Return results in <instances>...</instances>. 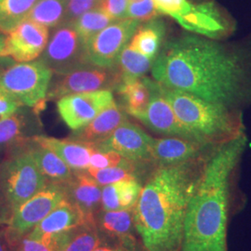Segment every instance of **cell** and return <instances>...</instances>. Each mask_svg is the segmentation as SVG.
Here are the masks:
<instances>
[{"label":"cell","instance_id":"obj_1","mask_svg":"<svg viewBox=\"0 0 251 251\" xmlns=\"http://www.w3.org/2000/svg\"><path fill=\"white\" fill-rule=\"evenodd\" d=\"M153 79L160 86L236 109L250 97L251 77L241 56L206 38L171 40L153 60Z\"/></svg>","mask_w":251,"mask_h":251},{"label":"cell","instance_id":"obj_2","mask_svg":"<svg viewBox=\"0 0 251 251\" xmlns=\"http://www.w3.org/2000/svg\"><path fill=\"white\" fill-rule=\"evenodd\" d=\"M206 159L203 156L158 167L142 187L133 213L136 231L146 251L180 250L189 201Z\"/></svg>","mask_w":251,"mask_h":251},{"label":"cell","instance_id":"obj_3","mask_svg":"<svg viewBox=\"0 0 251 251\" xmlns=\"http://www.w3.org/2000/svg\"><path fill=\"white\" fill-rule=\"evenodd\" d=\"M247 144L245 135L218 146L206 159L190 198L181 251H227L231 179Z\"/></svg>","mask_w":251,"mask_h":251},{"label":"cell","instance_id":"obj_4","mask_svg":"<svg viewBox=\"0 0 251 251\" xmlns=\"http://www.w3.org/2000/svg\"><path fill=\"white\" fill-rule=\"evenodd\" d=\"M160 90L180 124L195 141L219 146L244 134L241 115L236 109L208 101L188 92L162 86Z\"/></svg>","mask_w":251,"mask_h":251},{"label":"cell","instance_id":"obj_5","mask_svg":"<svg viewBox=\"0 0 251 251\" xmlns=\"http://www.w3.org/2000/svg\"><path fill=\"white\" fill-rule=\"evenodd\" d=\"M0 167V188L12 210L45 187L48 180L38 169L27 145Z\"/></svg>","mask_w":251,"mask_h":251},{"label":"cell","instance_id":"obj_6","mask_svg":"<svg viewBox=\"0 0 251 251\" xmlns=\"http://www.w3.org/2000/svg\"><path fill=\"white\" fill-rule=\"evenodd\" d=\"M52 75V71L39 60L16 63L0 72V89L23 106L40 111L47 100Z\"/></svg>","mask_w":251,"mask_h":251},{"label":"cell","instance_id":"obj_7","mask_svg":"<svg viewBox=\"0 0 251 251\" xmlns=\"http://www.w3.org/2000/svg\"><path fill=\"white\" fill-rule=\"evenodd\" d=\"M64 199H66L64 185L49 182L34 197L12 210L6 232L9 244L18 242Z\"/></svg>","mask_w":251,"mask_h":251},{"label":"cell","instance_id":"obj_8","mask_svg":"<svg viewBox=\"0 0 251 251\" xmlns=\"http://www.w3.org/2000/svg\"><path fill=\"white\" fill-rule=\"evenodd\" d=\"M56 75L72 72L89 65L86 43L71 24L56 27L39 59Z\"/></svg>","mask_w":251,"mask_h":251},{"label":"cell","instance_id":"obj_9","mask_svg":"<svg viewBox=\"0 0 251 251\" xmlns=\"http://www.w3.org/2000/svg\"><path fill=\"white\" fill-rule=\"evenodd\" d=\"M121 83L117 67L102 68L86 65L72 72L56 75L50 81L47 100L60 99L67 95L97 90H116Z\"/></svg>","mask_w":251,"mask_h":251},{"label":"cell","instance_id":"obj_10","mask_svg":"<svg viewBox=\"0 0 251 251\" xmlns=\"http://www.w3.org/2000/svg\"><path fill=\"white\" fill-rule=\"evenodd\" d=\"M138 27V21L128 18L118 20L105 27L86 44L88 62L102 68L116 67L119 54Z\"/></svg>","mask_w":251,"mask_h":251},{"label":"cell","instance_id":"obj_11","mask_svg":"<svg viewBox=\"0 0 251 251\" xmlns=\"http://www.w3.org/2000/svg\"><path fill=\"white\" fill-rule=\"evenodd\" d=\"M114 101L112 90H97L62 97L57 101V110L63 122L75 131L88 125Z\"/></svg>","mask_w":251,"mask_h":251},{"label":"cell","instance_id":"obj_12","mask_svg":"<svg viewBox=\"0 0 251 251\" xmlns=\"http://www.w3.org/2000/svg\"><path fill=\"white\" fill-rule=\"evenodd\" d=\"M153 138L139 126L126 121L103 142L96 144L98 151H113L133 163L152 161Z\"/></svg>","mask_w":251,"mask_h":251},{"label":"cell","instance_id":"obj_13","mask_svg":"<svg viewBox=\"0 0 251 251\" xmlns=\"http://www.w3.org/2000/svg\"><path fill=\"white\" fill-rule=\"evenodd\" d=\"M50 39V31L26 19L6 36L2 57L9 56L18 63L32 62L43 53Z\"/></svg>","mask_w":251,"mask_h":251},{"label":"cell","instance_id":"obj_14","mask_svg":"<svg viewBox=\"0 0 251 251\" xmlns=\"http://www.w3.org/2000/svg\"><path fill=\"white\" fill-rule=\"evenodd\" d=\"M147 82L151 90L150 100L145 111L137 119L158 134L194 140L178 120L171 104L163 95L159 84L150 79H147Z\"/></svg>","mask_w":251,"mask_h":251},{"label":"cell","instance_id":"obj_15","mask_svg":"<svg viewBox=\"0 0 251 251\" xmlns=\"http://www.w3.org/2000/svg\"><path fill=\"white\" fill-rule=\"evenodd\" d=\"M63 185L66 198L79 209L86 224L95 225V215L101 209V186L86 171H74Z\"/></svg>","mask_w":251,"mask_h":251},{"label":"cell","instance_id":"obj_16","mask_svg":"<svg viewBox=\"0 0 251 251\" xmlns=\"http://www.w3.org/2000/svg\"><path fill=\"white\" fill-rule=\"evenodd\" d=\"M211 145L179 137L153 139L152 162L162 166H172L198 159L206 154Z\"/></svg>","mask_w":251,"mask_h":251},{"label":"cell","instance_id":"obj_17","mask_svg":"<svg viewBox=\"0 0 251 251\" xmlns=\"http://www.w3.org/2000/svg\"><path fill=\"white\" fill-rule=\"evenodd\" d=\"M95 226L100 236H109L126 251H134V213L132 209L106 211L100 209L95 215Z\"/></svg>","mask_w":251,"mask_h":251},{"label":"cell","instance_id":"obj_18","mask_svg":"<svg viewBox=\"0 0 251 251\" xmlns=\"http://www.w3.org/2000/svg\"><path fill=\"white\" fill-rule=\"evenodd\" d=\"M84 225L87 224L79 209L66 198L25 235L40 239L69 232Z\"/></svg>","mask_w":251,"mask_h":251},{"label":"cell","instance_id":"obj_19","mask_svg":"<svg viewBox=\"0 0 251 251\" xmlns=\"http://www.w3.org/2000/svg\"><path fill=\"white\" fill-rule=\"evenodd\" d=\"M32 140L56 153L72 171H87L90 156L97 149L95 145L75 140H59L45 136H35Z\"/></svg>","mask_w":251,"mask_h":251},{"label":"cell","instance_id":"obj_20","mask_svg":"<svg viewBox=\"0 0 251 251\" xmlns=\"http://www.w3.org/2000/svg\"><path fill=\"white\" fill-rule=\"evenodd\" d=\"M127 121L124 108L116 101L101 111L88 125L75 130L72 139L84 143L96 144L106 140L117 127Z\"/></svg>","mask_w":251,"mask_h":251},{"label":"cell","instance_id":"obj_21","mask_svg":"<svg viewBox=\"0 0 251 251\" xmlns=\"http://www.w3.org/2000/svg\"><path fill=\"white\" fill-rule=\"evenodd\" d=\"M175 20L184 29L208 37H216L225 31V20L213 3L192 5Z\"/></svg>","mask_w":251,"mask_h":251},{"label":"cell","instance_id":"obj_22","mask_svg":"<svg viewBox=\"0 0 251 251\" xmlns=\"http://www.w3.org/2000/svg\"><path fill=\"white\" fill-rule=\"evenodd\" d=\"M142 184L138 179H126L101 188V209L106 211L132 209L140 196Z\"/></svg>","mask_w":251,"mask_h":251},{"label":"cell","instance_id":"obj_23","mask_svg":"<svg viewBox=\"0 0 251 251\" xmlns=\"http://www.w3.org/2000/svg\"><path fill=\"white\" fill-rule=\"evenodd\" d=\"M28 145L38 169L49 182L64 184L72 179V170L52 151L35 143Z\"/></svg>","mask_w":251,"mask_h":251},{"label":"cell","instance_id":"obj_24","mask_svg":"<svg viewBox=\"0 0 251 251\" xmlns=\"http://www.w3.org/2000/svg\"><path fill=\"white\" fill-rule=\"evenodd\" d=\"M116 90L122 97L124 102L123 108L126 114L137 118L144 113L151 96L147 78L142 77L135 80L122 82Z\"/></svg>","mask_w":251,"mask_h":251},{"label":"cell","instance_id":"obj_25","mask_svg":"<svg viewBox=\"0 0 251 251\" xmlns=\"http://www.w3.org/2000/svg\"><path fill=\"white\" fill-rule=\"evenodd\" d=\"M164 35L165 27L161 22L151 20L143 26L137 28L128 46L139 53L154 60L159 51Z\"/></svg>","mask_w":251,"mask_h":251},{"label":"cell","instance_id":"obj_26","mask_svg":"<svg viewBox=\"0 0 251 251\" xmlns=\"http://www.w3.org/2000/svg\"><path fill=\"white\" fill-rule=\"evenodd\" d=\"M152 63L153 60L139 53L127 44L119 54L116 65L121 83L142 78L152 68Z\"/></svg>","mask_w":251,"mask_h":251},{"label":"cell","instance_id":"obj_27","mask_svg":"<svg viewBox=\"0 0 251 251\" xmlns=\"http://www.w3.org/2000/svg\"><path fill=\"white\" fill-rule=\"evenodd\" d=\"M38 0H0V33L9 34L26 20Z\"/></svg>","mask_w":251,"mask_h":251},{"label":"cell","instance_id":"obj_28","mask_svg":"<svg viewBox=\"0 0 251 251\" xmlns=\"http://www.w3.org/2000/svg\"><path fill=\"white\" fill-rule=\"evenodd\" d=\"M67 0H38L27 19L48 28H56L64 23Z\"/></svg>","mask_w":251,"mask_h":251},{"label":"cell","instance_id":"obj_29","mask_svg":"<svg viewBox=\"0 0 251 251\" xmlns=\"http://www.w3.org/2000/svg\"><path fill=\"white\" fill-rule=\"evenodd\" d=\"M114 22L116 21L109 17L101 9L97 8L83 13L71 25L82 40L87 44L93 36H96Z\"/></svg>","mask_w":251,"mask_h":251},{"label":"cell","instance_id":"obj_30","mask_svg":"<svg viewBox=\"0 0 251 251\" xmlns=\"http://www.w3.org/2000/svg\"><path fill=\"white\" fill-rule=\"evenodd\" d=\"M28 124L26 114L19 110L9 117H0V148L18 145L26 141L24 134Z\"/></svg>","mask_w":251,"mask_h":251},{"label":"cell","instance_id":"obj_31","mask_svg":"<svg viewBox=\"0 0 251 251\" xmlns=\"http://www.w3.org/2000/svg\"><path fill=\"white\" fill-rule=\"evenodd\" d=\"M102 245L95 225H84L71 230L62 251H93Z\"/></svg>","mask_w":251,"mask_h":251},{"label":"cell","instance_id":"obj_32","mask_svg":"<svg viewBox=\"0 0 251 251\" xmlns=\"http://www.w3.org/2000/svg\"><path fill=\"white\" fill-rule=\"evenodd\" d=\"M69 232L46 236L40 239H33L25 235L21 238L19 251H62Z\"/></svg>","mask_w":251,"mask_h":251},{"label":"cell","instance_id":"obj_33","mask_svg":"<svg viewBox=\"0 0 251 251\" xmlns=\"http://www.w3.org/2000/svg\"><path fill=\"white\" fill-rule=\"evenodd\" d=\"M88 174L95 179L100 186H105L117 181L137 179L135 175V165L128 167H116L107 169H88Z\"/></svg>","mask_w":251,"mask_h":251},{"label":"cell","instance_id":"obj_34","mask_svg":"<svg viewBox=\"0 0 251 251\" xmlns=\"http://www.w3.org/2000/svg\"><path fill=\"white\" fill-rule=\"evenodd\" d=\"M133 165H135V163L127 160L117 152L96 150L90 156L89 169L100 170L116 167H128Z\"/></svg>","mask_w":251,"mask_h":251},{"label":"cell","instance_id":"obj_35","mask_svg":"<svg viewBox=\"0 0 251 251\" xmlns=\"http://www.w3.org/2000/svg\"><path fill=\"white\" fill-rule=\"evenodd\" d=\"M158 14L152 0H141L127 5L126 18L140 21H151Z\"/></svg>","mask_w":251,"mask_h":251},{"label":"cell","instance_id":"obj_36","mask_svg":"<svg viewBox=\"0 0 251 251\" xmlns=\"http://www.w3.org/2000/svg\"><path fill=\"white\" fill-rule=\"evenodd\" d=\"M102 0H67L63 24H72L75 19L90 9L99 8Z\"/></svg>","mask_w":251,"mask_h":251},{"label":"cell","instance_id":"obj_37","mask_svg":"<svg viewBox=\"0 0 251 251\" xmlns=\"http://www.w3.org/2000/svg\"><path fill=\"white\" fill-rule=\"evenodd\" d=\"M152 2L158 12L174 19L188 11L192 7L187 0H152Z\"/></svg>","mask_w":251,"mask_h":251},{"label":"cell","instance_id":"obj_38","mask_svg":"<svg viewBox=\"0 0 251 251\" xmlns=\"http://www.w3.org/2000/svg\"><path fill=\"white\" fill-rule=\"evenodd\" d=\"M127 5V0H102L99 9L113 20L118 21L126 18Z\"/></svg>","mask_w":251,"mask_h":251},{"label":"cell","instance_id":"obj_39","mask_svg":"<svg viewBox=\"0 0 251 251\" xmlns=\"http://www.w3.org/2000/svg\"><path fill=\"white\" fill-rule=\"evenodd\" d=\"M23 107V104L8 92L0 89V117H9Z\"/></svg>","mask_w":251,"mask_h":251},{"label":"cell","instance_id":"obj_40","mask_svg":"<svg viewBox=\"0 0 251 251\" xmlns=\"http://www.w3.org/2000/svg\"><path fill=\"white\" fill-rule=\"evenodd\" d=\"M8 244H9V242L6 233L0 232V251H8Z\"/></svg>","mask_w":251,"mask_h":251},{"label":"cell","instance_id":"obj_41","mask_svg":"<svg viewBox=\"0 0 251 251\" xmlns=\"http://www.w3.org/2000/svg\"><path fill=\"white\" fill-rule=\"evenodd\" d=\"M93 251H126L120 248V247H111V246H105V245H100L98 248H96Z\"/></svg>","mask_w":251,"mask_h":251},{"label":"cell","instance_id":"obj_42","mask_svg":"<svg viewBox=\"0 0 251 251\" xmlns=\"http://www.w3.org/2000/svg\"><path fill=\"white\" fill-rule=\"evenodd\" d=\"M5 43H6V36L0 35V57H2L3 52H4Z\"/></svg>","mask_w":251,"mask_h":251},{"label":"cell","instance_id":"obj_43","mask_svg":"<svg viewBox=\"0 0 251 251\" xmlns=\"http://www.w3.org/2000/svg\"><path fill=\"white\" fill-rule=\"evenodd\" d=\"M127 1H128V4H130V3H135V2H138L141 0H127Z\"/></svg>","mask_w":251,"mask_h":251}]
</instances>
